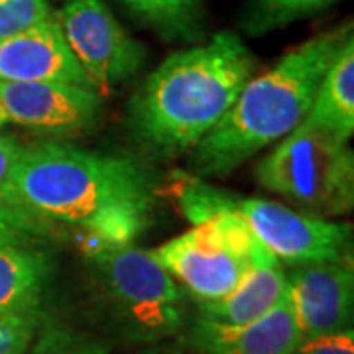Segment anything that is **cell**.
Segmentation results:
<instances>
[{"instance_id":"15","label":"cell","mask_w":354,"mask_h":354,"mask_svg":"<svg viewBox=\"0 0 354 354\" xmlns=\"http://www.w3.org/2000/svg\"><path fill=\"white\" fill-rule=\"evenodd\" d=\"M304 124L348 142L354 132V41L348 39L323 75Z\"/></svg>"},{"instance_id":"7","label":"cell","mask_w":354,"mask_h":354,"mask_svg":"<svg viewBox=\"0 0 354 354\" xmlns=\"http://www.w3.org/2000/svg\"><path fill=\"white\" fill-rule=\"evenodd\" d=\"M230 211L239 213L254 236L279 264H315L351 258L353 225L297 213L286 205L256 197L230 195Z\"/></svg>"},{"instance_id":"8","label":"cell","mask_w":354,"mask_h":354,"mask_svg":"<svg viewBox=\"0 0 354 354\" xmlns=\"http://www.w3.org/2000/svg\"><path fill=\"white\" fill-rule=\"evenodd\" d=\"M55 18L91 88L104 93L144 64V48L128 36L102 0H67Z\"/></svg>"},{"instance_id":"3","label":"cell","mask_w":354,"mask_h":354,"mask_svg":"<svg viewBox=\"0 0 354 354\" xmlns=\"http://www.w3.org/2000/svg\"><path fill=\"white\" fill-rule=\"evenodd\" d=\"M351 38V24L329 30L293 48L272 69L250 79L227 116L195 146L197 171L227 176L291 134L305 120L321 79Z\"/></svg>"},{"instance_id":"11","label":"cell","mask_w":354,"mask_h":354,"mask_svg":"<svg viewBox=\"0 0 354 354\" xmlns=\"http://www.w3.org/2000/svg\"><path fill=\"white\" fill-rule=\"evenodd\" d=\"M0 81L69 83L91 88L53 16L0 39Z\"/></svg>"},{"instance_id":"17","label":"cell","mask_w":354,"mask_h":354,"mask_svg":"<svg viewBox=\"0 0 354 354\" xmlns=\"http://www.w3.org/2000/svg\"><path fill=\"white\" fill-rule=\"evenodd\" d=\"M142 20L171 38H191L199 24V0H122Z\"/></svg>"},{"instance_id":"22","label":"cell","mask_w":354,"mask_h":354,"mask_svg":"<svg viewBox=\"0 0 354 354\" xmlns=\"http://www.w3.org/2000/svg\"><path fill=\"white\" fill-rule=\"evenodd\" d=\"M41 313H6L0 315V354H26L36 337Z\"/></svg>"},{"instance_id":"13","label":"cell","mask_w":354,"mask_h":354,"mask_svg":"<svg viewBox=\"0 0 354 354\" xmlns=\"http://www.w3.org/2000/svg\"><path fill=\"white\" fill-rule=\"evenodd\" d=\"M24 239L26 234L0 232V315L39 311L50 279L48 256Z\"/></svg>"},{"instance_id":"6","label":"cell","mask_w":354,"mask_h":354,"mask_svg":"<svg viewBox=\"0 0 354 354\" xmlns=\"http://www.w3.org/2000/svg\"><path fill=\"white\" fill-rule=\"evenodd\" d=\"M99 242V241H97ZM114 321L128 339L158 342L183 325V299L176 279L153 252L102 244L91 250Z\"/></svg>"},{"instance_id":"24","label":"cell","mask_w":354,"mask_h":354,"mask_svg":"<svg viewBox=\"0 0 354 354\" xmlns=\"http://www.w3.org/2000/svg\"><path fill=\"white\" fill-rule=\"evenodd\" d=\"M6 122H8V116H6V113H4V109L0 106V128L4 127Z\"/></svg>"},{"instance_id":"4","label":"cell","mask_w":354,"mask_h":354,"mask_svg":"<svg viewBox=\"0 0 354 354\" xmlns=\"http://www.w3.org/2000/svg\"><path fill=\"white\" fill-rule=\"evenodd\" d=\"M258 183L311 215L341 216L354 203V158L348 142L299 124L256 167Z\"/></svg>"},{"instance_id":"23","label":"cell","mask_w":354,"mask_h":354,"mask_svg":"<svg viewBox=\"0 0 354 354\" xmlns=\"http://www.w3.org/2000/svg\"><path fill=\"white\" fill-rule=\"evenodd\" d=\"M291 354H354V333L348 329L307 339L299 342Z\"/></svg>"},{"instance_id":"14","label":"cell","mask_w":354,"mask_h":354,"mask_svg":"<svg viewBox=\"0 0 354 354\" xmlns=\"http://www.w3.org/2000/svg\"><path fill=\"white\" fill-rule=\"evenodd\" d=\"M286 297L288 274L279 262H264L252 266L227 297L213 304H197V317L213 323L244 325L266 315Z\"/></svg>"},{"instance_id":"21","label":"cell","mask_w":354,"mask_h":354,"mask_svg":"<svg viewBox=\"0 0 354 354\" xmlns=\"http://www.w3.org/2000/svg\"><path fill=\"white\" fill-rule=\"evenodd\" d=\"M48 16V0H0V39L20 34Z\"/></svg>"},{"instance_id":"1","label":"cell","mask_w":354,"mask_h":354,"mask_svg":"<svg viewBox=\"0 0 354 354\" xmlns=\"http://www.w3.org/2000/svg\"><path fill=\"white\" fill-rule=\"evenodd\" d=\"M18 191L34 215L83 228L111 246H128L150 221V181L134 160L69 144L26 148Z\"/></svg>"},{"instance_id":"19","label":"cell","mask_w":354,"mask_h":354,"mask_svg":"<svg viewBox=\"0 0 354 354\" xmlns=\"http://www.w3.org/2000/svg\"><path fill=\"white\" fill-rule=\"evenodd\" d=\"M24 152V146L18 144L12 136H0V203L18 213L38 216L26 207L18 191V169L22 164Z\"/></svg>"},{"instance_id":"2","label":"cell","mask_w":354,"mask_h":354,"mask_svg":"<svg viewBox=\"0 0 354 354\" xmlns=\"http://www.w3.org/2000/svg\"><path fill=\"white\" fill-rule=\"evenodd\" d=\"M254 67V55L230 32L171 53L130 104L132 128L164 152L195 148L227 116Z\"/></svg>"},{"instance_id":"10","label":"cell","mask_w":354,"mask_h":354,"mask_svg":"<svg viewBox=\"0 0 354 354\" xmlns=\"http://www.w3.org/2000/svg\"><path fill=\"white\" fill-rule=\"evenodd\" d=\"M288 299L301 341L348 330L354 305L351 258L295 268L288 274Z\"/></svg>"},{"instance_id":"12","label":"cell","mask_w":354,"mask_h":354,"mask_svg":"<svg viewBox=\"0 0 354 354\" xmlns=\"http://www.w3.org/2000/svg\"><path fill=\"white\" fill-rule=\"evenodd\" d=\"M187 341L201 354H291L301 342V335L286 297L272 311L244 325H225L197 317Z\"/></svg>"},{"instance_id":"18","label":"cell","mask_w":354,"mask_h":354,"mask_svg":"<svg viewBox=\"0 0 354 354\" xmlns=\"http://www.w3.org/2000/svg\"><path fill=\"white\" fill-rule=\"evenodd\" d=\"M171 191L176 193L183 213L193 225L221 211H227L230 205V193L215 189L197 177L179 176V179L174 181Z\"/></svg>"},{"instance_id":"16","label":"cell","mask_w":354,"mask_h":354,"mask_svg":"<svg viewBox=\"0 0 354 354\" xmlns=\"http://www.w3.org/2000/svg\"><path fill=\"white\" fill-rule=\"evenodd\" d=\"M335 2L339 0H252L242 16V28L252 36H262L299 18L321 12Z\"/></svg>"},{"instance_id":"5","label":"cell","mask_w":354,"mask_h":354,"mask_svg":"<svg viewBox=\"0 0 354 354\" xmlns=\"http://www.w3.org/2000/svg\"><path fill=\"white\" fill-rule=\"evenodd\" d=\"M153 256L171 278L185 286L195 304L218 301L241 283L252 266L278 262L246 221L230 209L193 225L153 250Z\"/></svg>"},{"instance_id":"20","label":"cell","mask_w":354,"mask_h":354,"mask_svg":"<svg viewBox=\"0 0 354 354\" xmlns=\"http://www.w3.org/2000/svg\"><path fill=\"white\" fill-rule=\"evenodd\" d=\"M32 354H109L106 346L88 335L64 327H46L32 346Z\"/></svg>"},{"instance_id":"9","label":"cell","mask_w":354,"mask_h":354,"mask_svg":"<svg viewBox=\"0 0 354 354\" xmlns=\"http://www.w3.org/2000/svg\"><path fill=\"white\" fill-rule=\"evenodd\" d=\"M0 106L20 127L50 136H73L95 127L101 97L95 88L69 83L0 81Z\"/></svg>"}]
</instances>
